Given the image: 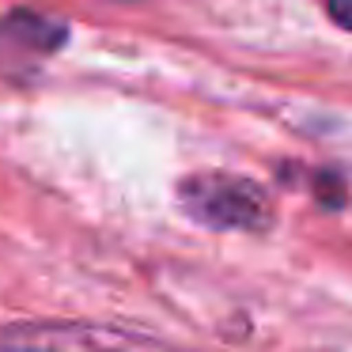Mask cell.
<instances>
[{
    "label": "cell",
    "mask_w": 352,
    "mask_h": 352,
    "mask_svg": "<svg viewBox=\"0 0 352 352\" xmlns=\"http://www.w3.org/2000/svg\"><path fill=\"white\" fill-rule=\"evenodd\" d=\"M0 352H178L152 337L87 322H16L0 329Z\"/></svg>",
    "instance_id": "obj_2"
},
{
    "label": "cell",
    "mask_w": 352,
    "mask_h": 352,
    "mask_svg": "<svg viewBox=\"0 0 352 352\" xmlns=\"http://www.w3.org/2000/svg\"><path fill=\"white\" fill-rule=\"evenodd\" d=\"M326 8H329V19H333L337 27L352 31V0H326Z\"/></svg>",
    "instance_id": "obj_4"
},
{
    "label": "cell",
    "mask_w": 352,
    "mask_h": 352,
    "mask_svg": "<svg viewBox=\"0 0 352 352\" xmlns=\"http://www.w3.org/2000/svg\"><path fill=\"white\" fill-rule=\"evenodd\" d=\"M65 42V23L50 16H38V12H12V16L0 19V46H12V50H34L38 57L54 54L57 46Z\"/></svg>",
    "instance_id": "obj_3"
},
{
    "label": "cell",
    "mask_w": 352,
    "mask_h": 352,
    "mask_svg": "<svg viewBox=\"0 0 352 352\" xmlns=\"http://www.w3.org/2000/svg\"><path fill=\"white\" fill-rule=\"evenodd\" d=\"M182 208L205 228L220 231H261L273 220L265 190L254 178L228 175V170H205L178 186Z\"/></svg>",
    "instance_id": "obj_1"
}]
</instances>
